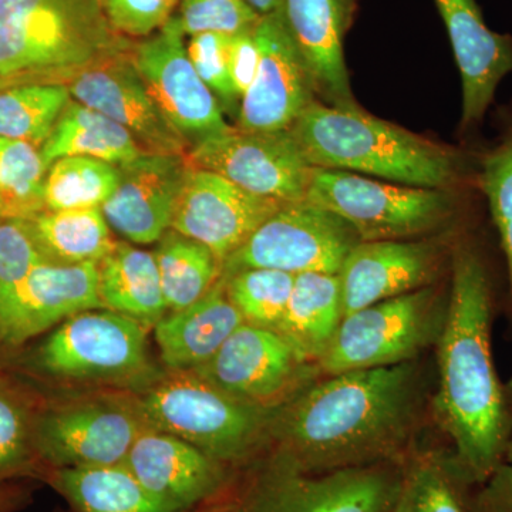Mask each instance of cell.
Segmentation results:
<instances>
[{"instance_id": "6da1fadb", "label": "cell", "mask_w": 512, "mask_h": 512, "mask_svg": "<svg viewBox=\"0 0 512 512\" xmlns=\"http://www.w3.org/2000/svg\"><path fill=\"white\" fill-rule=\"evenodd\" d=\"M413 362L326 376L276 410L275 453L311 473L400 461L420 404Z\"/></svg>"}, {"instance_id": "7a4b0ae2", "label": "cell", "mask_w": 512, "mask_h": 512, "mask_svg": "<svg viewBox=\"0 0 512 512\" xmlns=\"http://www.w3.org/2000/svg\"><path fill=\"white\" fill-rule=\"evenodd\" d=\"M491 299L478 256H454L450 299L439 336L441 426L453 441V461L473 484H484L504 463L508 419L491 353Z\"/></svg>"}, {"instance_id": "3957f363", "label": "cell", "mask_w": 512, "mask_h": 512, "mask_svg": "<svg viewBox=\"0 0 512 512\" xmlns=\"http://www.w3.org/2000/svg\"><path fill=\"white\" fill-rule=\"evenodd\" d=\"M289 131L312 168L431 190H447L460 178V158L453 150L370 116L359 106L315 100Z\"/></svg>"}, {"instance_id": "277c9868", "label": "cell", "mask_w": 512, "mask_h": 512, "mask_svg": "<svg viewBox=\"0 0 512 512\" xmlns=\"http://www.w3.org/2000/svg\"><path fill=\"white\" fill-rule=\"evenodd\" d=\"M99 0H0V79L66 86L77 73L133 49Z\"/></svg>"}, {"instance_id": "5b68a950", "label": "cell", "mask_w": 512, "mask_h": 512, "mask_svg": "<svg viewBox=\"0 0 512 512\" xmlns=\"http://www.w3.org/2000/svg\"><path fill=\"white\" fill-rule=\"evenodd\" d=\"M153 429L173 434L225 466L271 441L276 409L241 402L192 372H170L137 394Z\"/></svg>"}, {"instance_id": "8992f818", "label": "cell", "mask_w": 512, "mask_h": 512, "mask_svg": "<svg viewBox=\"0 0 512 512\" xmlns=\"http://www.w3.org/2000/svg\"><path fill=\"white\" fill-rule=\"evenodd\" d=\"M146 333L134 320L107 309L77 313L37 346L30 366L50 380L72 386L147 387L157 377Z\"/></svg>"}, {"instance_id": "52a82bcc", "label": "cell", "mask_w": 512, "mask_h": 512, "mask_svg": "<svg viewBox=\"0 0 512 512\" xmlns=\"http://www.w3.org/2000/svg\"><path fill=\"white\" fill-rule=\"evenodd\" d=\"M406 467L400 461L311 473L272 457L232 504V512H393Z\"/></svg>"}, {"instance_id": "ba28073f", "label": "cell", "mask_w": 512, "mask_h": 512, "mask_svg": "<svg viewBox=\"0 0 512 512\" xmlns=\"http://www.w3.org/2000/svg\"><path fill=\"white\" fill-rule=\"evenodd\" d=\"M150 424L136 393L94 390L37 410V456L53 468L124 463Z\"/></svg>"}, {"instance_id": "9c48e42d", "label": "cell", "mask_w": 512, "mask_h": 512, "mask_svg": "<svg viewBox=\"0 0 512 512\" xmlns=\"http://www.w3.org/2000/svg\"><path fill=\"white\" fill-rule=\"evenodd\" d=\"M306 200L348 222L362 242L420 237L443 225L454 208L447 190L382 183L322 168H312Z\"/></svg>"}, {"instance_id": "30bf717a", "label": "cell", "mask_w": 512, "mask_h": 512, "mask_svg": "<svg viewBox=\"0 0 512 512\" xmlns=\"http://www.w3.org/2000/svg\"><path fill=\"white\" fill-rule=\"evenodd\" d=\"M444 315L430 286L350 313L318 362L320 375L413 362L439 340Z\"/></svg>"}, {"instance_id": "8fae6325", "label": "cell", "mask_w": 512, "mask_h": 512, "mask_svg": "<svg viewBox=\"0 0 512 512\" xmlns=\"http://www.w3.org/2000/svg\"><path fill=\"white\" fill-rule=\"evenodd\" d=\"M355 229L308 200L289 202L268 218L222 265V276L266 268L298 275L339 274L359 244Z\"/></svg>"}, {"instance_id": "7c38bea8", "label": "cell", "mask_w": 512, "mask_h": 512, "mask_svg": "<svg viewBox=\"0 0 512 512\" xmlns=\"http://www.w3.org/2000/svg\"><path fill=\"white\" fill-rule=\"evenodd\" d=\"M192 373L234 399L266 409L289 402L320 375L318 365L306 360L281 333L248 323Z\"/></svg>"}, {"instance_id": "4fadbf2b", "label": "cell", "mask_w": 512, "mask_h": 512, "mask_svg": "<svg viewBox=\"0 0 512 512\" xmlns=\"http://www.w3.org/2000/svg\"><path fill=\"white\" fill-rule=\"evenodd\" d=\"M187 40L173 18L137 40L133 59L148 92L187 151L231 131L214 93L195 72Z\"/></svg>"}, {"instance_id": "5bb4252c", "label": "cell", "mask_w": 512, "mask_h": 512, "mask_svg": "<svg viewBox=\"0 0 512 512\" xmlns=\"http://www.w3.org/2000/svg\"><path fill=\"white\" fill-rule=\"evenodd\" d=\"M188 167L221 175L242 190L289 204L306 200L312 167L291 131H244L205 141L185 154Z\"/></svg>"}, {"instance_id": "9a60e30c", "label": "cell", "mask_w": 512, "mask_h": 512, "mask_svg": "<svg viewBox=\"0 0 512 512\" xmlns=\"http://www.w3.org/2000/svg\"><path fill=\"white\" fill-rule=\"evenodd\" d=\"M93 309H103L97 292V262H40L18 284L0 291V340L5 348H18L77 313Z\"/></svg>"}, {"instance_id": "2e32d148", "label": "cell", "mask_w": 512, "mask_h": 512, "mask_svg": "<svg viewBox=\"0 0 512 512\" xmlns=\"http://www.w3.org/2000/svg\"><path fill=\"white\" fill-rule=\"evenodd\" d=\"M282 202L258 197L207 170H188L171 229L201 242L224 265Z\"/></svg>"}, {"instance_id": "e0dca14e", "label": "cell", "mask_w": 512, "mask_h": 512, "mask_svg": "<svg viewBox=\"0 0 512 512\" xmlns=\"http://www.w3.org/2000/svg\"><path fill=\"white\" fill-rule=\"evenodd\" d=\"M254 35L258 72L242 97L237 128L265 133L291 130L316 100L311 76L278 12L262 16Z\"/></svg>"}, {"instance_id": "ac0fdd59", "label": "cell", "mask_w": 512, "mask_h": 512, "mask_svg": "<svg viewBox=\"0 0 512 512\" xmlns=\"http://www.w3.org/2000/svg\"><path fill=\"white\" fill-rule=\"evenodd\" d=\"M66 86L73 100L100 111L130 131L144 153L187 154V147L168 126L141 79L133 49L86 67Z\"/></svg>"}, {"instance_id": "d6986e66", "label": "cell", "mask_w": 512, "mask_h": 512, "mask_svg": "<svg viewBox=\"0 0 512 512\" xmlns=\"http://www.w3.org/2000/svg\"><path fill=\"white\" fill-rule=\"evenodd\" d=\"M120 183L101 205L110 228L131 244L150 245L171 229L175 207L187 177L185 156L143 154L117 165Z\"/></svg>"}, {"instance_id": "ffe728a7", "label": "cell", "mask_w": 512, "mask_h": 512, "mask_svg": "<svg viewBox=\"0 0 512 512\" xmlns=\"http://www.w3.org/2000/svg\"><path fill=\"white\" fill-rule=\"evenodd\" d=\"M439 265L440 248L434 242H359L338 274L343 315L427 288Z\"/></svg>"}, {"instance_id": "44dd1931", "label": "cell", "mask_w": 512, "mask_h": 512, "mask_svg": "<svg viewBox=\"0 0 512 512\" xmlns=\"http://www.w3.org/2000/svg\"><path fill=\"white\" fill-rule=\"evenodd\" d=\"M357 2L281 0L279 3V16L305 63L313 89L329 106H357L343 50Z\"/></svg>"}, {"instance_id": "7402d4cb", "label": "cell", "mask_w": 512, "mask_h": 512, "mask_svg": "<svg viewBox=\"0 0 512 512\" xmlns=\"http://www.w3.org/2000/svg\"><path fill=\"white\" fill-rule=\"evenodd\" d=\"M124 464L151 494L180 512L211 500L228 481L225 464L153 427L134 441Z\"/></svg>"}, {"instance_id": "603a6c76", "label": "cell", "mask_w": 512, "mask_h": 512, "mask_svg": "<svg viewBox=\"0 0 512 512\" xmlns=\"http://www.w3.org/2000/svg\"><path fill=\"white\" fill-rule=\"evenodd\" d=\"M446 25L463 83V127L483 119L495 90L512 73V36L485 25L476 0H434Z\"/></svg>"}, {"instance_id": "cb8c5ba5", "label": "cell", "mask_w": 512, "mask_h": 512, "mask_svg": "<svg viewBox=\"0 0 512 512\" xmlns=\"http://www.w3.org/2000/svg\"><path fill=\"white\" fill-rule=\"evenodd\" d=\"M244 323L229 301L221 278L200 301L181 311L168 312L154 326V336L161 360L170 372H194Z\"/></svg>"}, {"instance_id": "d4e9b609", "label": "cell", "mask_w": 512, "mask_h": 512, "mask_svg": "<svg viewBox=\"0 0 512 512\" xmlns=\"http://www.w3.org/2000/svg\"><path fill=\"white\" fill-rule=\"evenodd\" d=\"M97 292L101 308L154 329L168 313L154 252L128 241H117L97 262Z\"/></svg>"}, {"instance_id": "484cf974", "label": "cell", "mask_w": 512, "mask_h": 512, "mask_svg": "<svg viewBox=\"0 0 512 512\" xmlns=\"http://www.w3.org/2000/svg\"><path fill=\"white\" fill-rule=\"evenodd\" d=\"M338 274L295 275L284 319L276 332L309 362L318 365L343 320Z\"/></svg>"}, {"instance_id": "4316f807", "label": "cell", "mask_w": 512, "mask_h": 512, "mask_svg": "<svg viewBox=\"0 0 512 512\" xmlns=\"http://www.w3.org/2000/svg\"><path fill=\"white\" fill-rule=\"evenodd\" d=\"M49 478L77 512H180L151 494L124 463L53 468Z\"/></svg>"}, {"instance_id": "83f0119b", "label": "cell", "mask_w": 512, "mask_h": 512, "mask_svg": "<svg viewBox=\"0 0 512 512\" xmlns=\"http://www.w3.org/2000/svg\"><path fill=\"white\" fill-rule=\"evenodd\" d=\"M40 153L47 168L63 157L96 158L121 165L146 154L130 131L73 99L67 103Z\"/></svg>"}, {"instance_id": "f1b7e54d", "label": "cell", "mask_w": 512, "mask_h": 512, "mask_svg": "<svg viewBox=\"0 0 512 512\" xmlns=\"http://www.w3.org/2000/svg\"><path fill=\"white\" fill-rule=\"evenodd\" d=\"M30 225L47 262L53 264L100 262L117 242L101 208L45 211Z\"/></svg>"}, {"instance_id": "f546056e", "label": "cell", "mask_w": 512, "mask_h": 512, "mask_svg": "<svg viewBox=\"0 0 512 512\" xmlns=\"http://www.w3.org/2000/svg\"><path fill=\"white\" fill-rule=\"evenodd\" d=\"M168 312L187 308L217 285L222 264L201 242L168 229L154 251Z\"/></svg>"}, {"instance_id": "4dcf8cb0", "label": "cell", "mask_w": 512, "mask_h": 512, "mask_svg": "<svg viewBox=\"0 0 512 512\" xmlns=\"http://www.w3.org/2000/svg\"><path fill=\"white\" fill-rule=\"evenodd\" d=\"M64 84L23 83L0 90V137L42 148L67 103Z\"/></svg>"}, {"instance_id": "1f68e13d", "label": "cell", "mask_w": 512, "mask_h": 512, "mask_svg": "<svg viewBox=\"0 0 512 512\" xmlns=\"http://www.w3.org/2000/svg\"><path fill=\"white\" fill-rule=\"evenodd\" d=\"M120 183L117 165L87 157H63L47 168L46 211L101 208Z\"/></svg>"}, {"instance_id": "d6a6232c", "label": "cell", "mask_w": 512, "mask_h": 512, "mask_svg": "<svg viewBox=\"0 0 512 512\" xmlns=\"http://www.w3.org/2000/svg\"><path fill=\"white\" fill-rule=\"evenodd\" d=\"M46 173L40 148L0 137V210L5 220L30 221L46 211Z\"/></svg>"}, {"instance_id": "836d02e7", "label": "cell", "mask_w": 512, "mask_h": 512, "mask_svg": "<svg viewBox=\"0 0 512 512\" xmlns=\"http://www.w3.org/2000/svg\"><path fill=\"white\" fill-rule=\"evenodd\" d=\"M232 305L248 325L278 329L291 298L295 275L276 269H242L221 276Z\"/></svg>"}, {"instance_id": "e575fe53", "label": "cell", "mask_w": 512, "mask_h": 512, "mask_svg": "<svg viewBox=\"0 0 512 512\" xmlns=\"http://www.w3.org/2000/svg\"><path fill=\"white\" fill-rule=\"evenodd\" d=\"M470 484L453 460L421 457L406 467L409 512H476L466 494Z\"/></svg>"}, {"instance_id": "d590c367", "label": "cell", "mask_w": 512, "mask_h": 512, "mask_svg": "<svg viewBox=\"0 0 512 512\" xmlns=\"http://www.w3.org/2000/svg\"><path fill=\"white\" fill-rule=\"evenodd\" d=\"M36 407L19 384L0 375V480L22 473L37 456Z\"/></svg>"}, {"instance_id": "8d00e7d4", "label": "cell", "mask_w": 512, "mask_h": 512, "mask_svg": "<svg viewBox=\"0 0 512 512\" xmlns=\"http://www.w3.org/2000/svg\"><path fill=\"white\" fill-rule=\"evenodd\" d=\"M261 18L247 0H180L173 15L185 39L201 33L249 32Z\"/></svg>"}, {"instance_id": "74e56055", "label": "cell", "mask_w": 512, "mask_h": 512, "mask_svg": "<svg viewBox=\"0 0 512 512\" xmlns=\"http://www.w3.org/2000/svg\"><path fill=\"white\" fill-rule=\"evenodd\" d=\"M229 39L221 33H201L188 37L187 53L195 72L217 97L222 111L238 120L241 99L229 74Z\"/></svg>"}, {"instance_id": "f35d334b", "label": "cell", "mask_w": 512, "mask_h": 512, "mask_svg": "<svg viewBox=\"0 0 512 512\" xmlns=\"http://www.w3.org/2000/svg\"><path fill=\"white\" fill-rule=\"evenodd\" d=\"M481 187L500 232L512 285V136L485 157Z\"/></svg>"}, {"instance_id": "ab89813d", "label": "cell", "mask_w": 512, "mask_h": 512, "mask_svg": "<svg viewBox=\"0 0 512 512\" xmlns=\"http://www.w3.org/2000/svg\"><path fill=\"white\" fill-rule=\"evenodd\" d=\"M104 15L121 36L146 39L168 22L180 0H99Z\"/></svg>"}, {"instance_id": "60d3db41", "label": "cell", "mask_w": 512, "mask_h": 512, "mask_svg": "<svg viewBox=\"0 0 512 512\" xmlns=\"http://www.w3.org/2000/svg\"><path fill=\"white\" fill-rule=\"evenodd\" d=\"M47 262L30 221H0V291L18 284L30 269Z\"/></svg>"}, {"instance_id": "b9f144b4", "label": "cell", "mask_w": 512, "mask_h": 512, "mask_svg": "<svg viewBox=\"0 0 512 512\" xmlns=\"http://www.w3.org/2000/svg\"><path fill=\"white\" fill-rule=\"evenodd\" d=\"M259 64V47L254 30L238 33L229 39V74L239 99L254 83Z\"/></svg>"}, {"instance_id": "7bdbcfd3", "label": "cell", "mask_w": 512, "mask_h": 512, "mask_svg": "<svg viewBox=\"0 0 512 512\" xmlns=\"http://www.w3.org/2000/svg\"><path fill=\"white\" fill-rule=\"evenodd\" d=\"M474 498L476 512H512V466L500 464Z\"/></svg>"}, {"instance_id": "ee69618b", "label": "cell", "mask_w": 512, "mask_h": 512, "mask_svg": "<svg viewBox=\"0 0 512 512\" xmlns=\"http://www.w3.org/2000/svg\"><path fill=\"white\" fill-rule=\"evenodd\" d=\"M247 2L259 16H269L278 12L281 0H247Z\"/></svg>"}, {"instance_id": "f6af8a7d", "label": "cell", "mask_w": 512, "mask_h": 512, "mask_svg": "<svg viewBox=\"0 0 512 512\" xmlns=\"http://www.w3.org/2000/svg\"><path fill=\"white\" fill-rule=\"evenodd\" d=\"M13 500L8 491L0 490V512H8Z\"/></svg>"}, {"instance_id": "bcb514c9", "label": "cell", "mask_w": 512, "mask_h": 512, "mask_svg": "<svg viewBox=\"0 0 512 512\" xmlns=\"http://www.w3.org/2000/svg\"><path fill=\"white\" fill-rule=\"evenodd\" d=\"M393 512H409V503H407V495L406 491H402V495H400L399 501H397L396 507H394Z\"/></svg>"}, {"instance_id": "7dc6e473", "label": "cell", "mask_w": 512, "mask_h": 512, "mask_svg": "<svg viewBox=\"0 0 512 512\" xmlns=\"http://www.w3.org/2000/svg\"><path fill=\"white\" fill-rule=\"evenodd\" d=\"M504 460L505 463L511 464L512 466V436L508 437L507 447H505Z\"/></svg>"}, {"instance_id": "c3c4849f", "label": "cell", "mask_w": 512, "mask_h": 512, "mask_svg": "<svg viewBox=\"0 0 512 512\" xmlns=\"http://www.w3.org/2000/svg\"><path fill=\"white\" fill-rule=\"evenodd\" d=\"M200 512H232V504L228 505H217V507L208 508V510Z\"/></svg>"}, {"instance_id": "681fc988", "label": "cell", "mask_w": 512, "mask_h": 512, "mask_svg": "<svg viewBox=\"0 0 512 512\" xmlns=\"http://www.w3.org/2000/svg\"><path fill=\"white\" fill-rule=\"evenodd\" d=\"M13 86V83L8 82V80L0 79V90L5 89V87Z\"/></svg>"}, {"instance_id": "f907efd6", "label": "cell", "mask_w": 512, "mask_h": 512, "mask_svg": "<svg viewBox=\"0 0 512 512\" xmlns=\"http://www.w3.org/2000/svg\"><path fill=\"white\" fill-rule=\"evenodd\" d=\"M3 220H5V218H3L2 210H0V221H3Z\"/></svg>"}, {"instance_id": "816d5d0a", "label": "cell", "mask_w": 512, "mask_h": 512, "mask_svg": "<svg viewBox=\"0 0 512 512\" xmlns=\"http://www.w3.org/2000/svg\"><path fill=\"white\" fill-rule=\"evenodd\" d=\"M0 348H5V346H3L2 340H0Z\"/></svg>"}]
</instances>
